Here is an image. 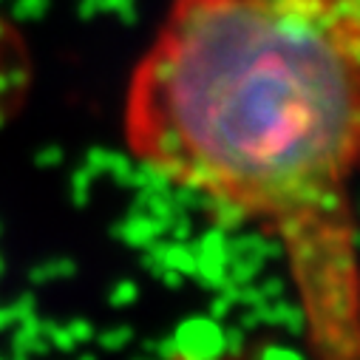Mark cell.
Segmentation results:
<instances>
[{
    "instance_id": "6da1fadb",
    "label": "cell",
    "mask_w": 360,
    "mask_h": 360,
    "mask_svg": "<svg viewBox=\"0 0 360 360\" xmlns=\"http://www.w3.org/2000/svg\"><path fill=\"white\" fill-rule=\"evenodd\" d=\"M122 134L159 182L276 241L309 360H360V0H170Z\"/></svg>"
}]
</instances>
